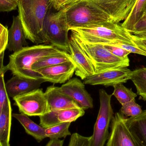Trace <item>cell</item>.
<instances>
[{
  "label": "cell",
  "mask_w": 146,
  "mask_h": 146,
  "mask_svg": "<svg viewBox=\"0 0 146 146\" xmlns=\"http://www.w3.org/2000/svg\"><path fill=\"white\" fill-rule=\"evenodd\" d=\"M4 52L0 54V74L2 73H6L8 71L6 66L3 65V58H4Z\"/></svg>",
  "instance_id": "cell-37"
},
{
  "label": "cell",
  "mask_w": 146,
  "mask_h": 146,
  "mask_svg": "<svg viewBox=\"0 0 146 146\" xmlns=\"http://www.w3.org/2000/svg\"><path fill=\"white\" fill-rule=\"evenodd\" d=\"M85 87V84L80 79L73 78L60 87V89L85 110L93 108L94 104L93 100Z\"/></svg>",
  "instance_id": "cell-12"
},
{
  "label": "cell",
  "mask_w": 146,
  "mask_h": 146,
  "mask_svg": "<svg viewBox=\"0 0 146 146\" xmlns=\"http://www.w3.org/2000/svg\"><path fill=\"white\" fill-rule=\"evenodd\" d=\"M71 122H65L45 129V133L46 138L50 139H60L66 138L72 135L69 128Z\"/></svg>",
  "instance_id": "cell-25"
},
{
  "label": "cell",
  "mask_w": 146,
  "mask_h": 146,
  "mask_svg": "<svg viewBox=\"0 0 146 146\" xmlns=\"http://www.w3.org/2000/svg\"><path fill=\"white\" fill-rule=\"evenodd\" d=\"M8 42V30L7 27L0 23V54L7 49Z\"/></svg>",
  "instance_id": "cell-31"
},
{
  "label": "cell",
  "mask_w": 146,
  "mask_h": 146,
  "mask_svg": "<svg viewBox=\"0 0 146 146\" xmlns=\"http://www.w3.org/2000/svg\"><path fill=\"white\" fill-rule=\"evenodd\" d=\"M26 39L19 15L13 16V23L8 30V42L7 49L14 53L21 50L27 46Z\"/></svg>",
  "instance_id": "cell-18"
},
{
  "label": "cell",
  "mask_w": 146,
  "mask_h": 146,
  "mask_svg": "<svg viewBox=\"0 0 146 146\" xmlns=\"http://www.w3.org/2000/svg\"><path fill=\"white\" fill-rule=\"evenodd\" d=\"M132 71L127 67L108 69L88 76L83 83L87 85H102L106 87L114 86L123 84L130 80Z\"/></svg>",
  "instance_id": "cell-11"
},
{
  "label": "cell",
  "mask_w": 146,
  "mask_h": 146,
  "mask_svg": "<svg viewBox=\"0 0 146 146\" xmlns=\"http://www.w3.org/2000/svg\"><path fill=\"white\" fill-rule=\"evenodd\" d=\"M5 73L0 74V115H1L3 106L7 103L10 102L8 95L5 88V83L4 80Z\"/></svg>",
  "instance_id": "cell-29"
},
{
  "label": "cell",
  "mask_w": 146,
  "mask_h": 146,
  "mask_svg": "<svg viewBox=\"0 0 146 146\" xmlns=\"http://www.w3.org/2000/svg\"><path fill=\"white\" fill-rule=\"evenodd\" d=\"M113 87L114 90L112 95L116 98L122 105L132 100H135L137 94L134 92L131 88H127L123 84H117Z\"/></svg>",
  "instance_id": "cell-26"
},
{
  "label": "cell",
  "mask_w": 146,
  "mask_h": 146,
  "mask_svg": "<svg viewBox=\"0 0 146 146\" xmlns=\"http://www.w3.org/2000/svg\"><path fill=\"white\" fill-rule=\"evenodd\" d=\"M14 1H18V0H14Z\"/></svg>",
  "instance_id": "cell-39"
},
{
  "label": "cell",
  "mask_w": 146,
  "mask_h": 146,
  "mask_svg": "<svg viewBox=\"0 0 146 146\" xmlns=\"http://www.w3.org/2000/svg\"><path fill=\"white\" fill-rule=\"evenodd\" d=\"M18 12L26 38L36 44L48 43L44 23L52 7L50 0H18Z\"/></svg>",
  "instance_id": "cell-1"
},
{
  "label": "cell",
  "mask_w": 146,
  "mask_h": 146,
  "mask_svg": "<svg viewBox=\"0 0 146 146\" xmlns=\"http://www.w3.org/2000/svg\"><path fill=\"white\" fill-rule=\"evenodd\" d=\"M99 111L92 135V146H104L110 136L109 127L114 112L111 105L112 94H108L105 90L100 89Z\"/></svg>",
  "instance_id": "cell-7"
},
{
  "label": "cell",
  "mask_w": 146,
  "mask_h": 146,
  "mask_svg": "<svg viewBox=\"0 0 146 146\" xmlns=\"http://www.w3.org/2000/svg\"><path fill=\"white\" fill-rule=\"evenodd\" d=\"M62 51L51 44L27 46L10 55L9 62L6 67L14 75L27 79H43L41 74L32 70L33 65L43 57L58 54Z\"/></svg>",
  "instance_id": "cell-2"
},
{
  "label": "cell",
  "mask_w": 146,
  "mask_h": 146,
  "mask_svg": "<svg viewBox=\"0 0 146 146\" xmlns=\"http://www.w3.org/2000/svg\"><path fill=\"white\" fill-rule=\"evenodd\" d=\"M120 111V113L123 116L133 117L141 114L143 110L141 106L137 104L135 100H132L122 105Z\"/></svg>",
  "instance_id": "cell-27"
},
{
  "label": "cell",
  "mask_w": 146,
  "mask_h": 146,
  "mask_svg": "<svg viewBox=\"0 0 146 146\" xmlns=\"http://www.w3.org/2000/svg\"><path fill=\"white\" fill-rule=\"evenodd\" d=\"M92 136H84L74 133L71 135L68 146H92Z\"/></svg>",
  "instance_id": "cell-28"
},
{
  "label": "cell",
  "mask_w": 146,
  "mask_h": 146,
  "mask_svg": "<svg viewBox=\"0 0 146 146\" xmlns=\"http://www.w3.org/2000/svg\"><path fill=\"white\" fill-rule=\"evenodd\" d=\"M126 123L136 139L146 146V110L136 116L126 118Z\"/></svg>",
  "instance_id": "cell-19"
},
{
  "label": "cell",
  "mask_w": 146,
  "mask_h": 146,
  "mask_svg": "<svg viewBox=\"0 0 146 146\" xmlns=\"http://www.w3.org/2000/svg\"><path fill=\"white\" fill-rule=\"evenodd\" d=\"M141 20H146V8L145 11L144 15H143V17H142V19L140 20V21Z\"/></svg>",
  "instance_id": "cell-38"
},
{
  "label": "cell",
  "mask_w": 146,
  "mask_h": 146,
  "mask_svg": "<svg viewBox=\"0 0 146 146\" xmlns=\"http://www.w3.org/2000/svg\"><path fill=\"white\" fill-rule=\"evenodd\" d=\"M64 9L69 29L113 22L107 13L88 0H77Z\"/></svg>",
  "instance_id": "cell-4"
},
{
  "label": "cell",
  "mask_w": 146,
  "mask_h": 146,
  "mask_svg": "<svg viewBox=\"0 0 146 146\" xmlns=\"http://www.w3.org/2000/svg\"><path fill=\"white\" fill-rule=\"evenodd\" d=\"M69 53L72 57L76 66V75L82 80L95 74L93 67L90 60L85 54L72 35L69 41Z\"/></svg>",
  "instance_id": "cell-15"
},
{
  "label": "cell",
  "mask_w": 146,
  "mask_h": 146,
  "mask_svg": "<svg viewBox=\"0 0 146 146\" xmlns=\"http://www.w3.org/2000/svg\"><path fill=\"white\" fill-rule=\"evenodd\" d=\"M107 13L113 22L125 20L133 9L137 0H88Z\"/></svg>",
  "instance_id": "cell-10"
},
{
  "label": "cell",
  "mask_w": 146,
  "mask_h": 146,
  "mask_svg": "<svg viewBox=\"0 0 146 146\" xmlns=\"http://www.w3.org/2000/svg\"><path fill=\"white\" fill-rule=\"evenodd\" d=\"M75 40L92 63L95 73L129 66L128 56L121 58L112 54L100 44L92 43L72 33Z\"/></svg>",
  "instance_id": "cell-5"
},
{
  "label": "cell",
  "mask_w": 146,
  "mask_h": 146,
  "mask_svg": "<svg viewBox=\"0 0 146 146\" xmlns=\"http://www.w3.org/2000/svg\"><path fill=\"white\" fill-rule=\"evenodd\" d=\"M111 126L106 146H143L132 134L126 125V118L120 112L115 114Z\"/></svg>",
  "instance_id": "cell-9"
},
{
  "label": "cell",
  "mask_w": 146,
  "mask_h": 146,
  "mask_svg": "<svg viewBox=\"0 0 146 146\" xmlns=\"http://www.w3.org/2000/svg\"><path fill=\"white\" fill-rule=\"evenodd\" d=\"M12 116L9 102L4 106L0 115V146H9Z\"/></svg>",
  "instance_id": "cell-20"
},
{
  "label": "cell",
  "mask_w": 146,
  "mask_h": 146,
  "mask_svg": "<svg viewBox=\"0 0 146 146\" xmlns=\"http://www.w3.org/2000/svg\"><path fill=\"white\" fill-rule=\"evenodd\" d=\"M104 47L110 51L112 54L119 58H124L127 57L128 55L130 54L129 51H127L121 48L114 46L110 44H103Z\"/></svg>",
  "instance_id": "cell-30"
},
{
  "label": "cell",
  "mask_w": 146,
  "mask_h": 146,
  "mask_svg": "<svg viewBox=\"0 0 146 146\" xmlns=\"http://www.w3.org/2000/svg\"><path fill=\"white\" fill-rule=\"evenodd\" d=\"M76 66L74 62H68L64 63L43 68L36 70L41 74L45 82L54 84L65 83L72 77Z\"/></svg>",
  "instance_id": "cell-14"
},
{
  "label": "cell",
  "mask_w": 146,
  "mask_h": 146,
  "mask_svg": "<svg viewBox=\"0 0 146 146\" xmlns=\"http://www.w3.org/2000/svg\"><path fill=\"white\" fill-rule=\"evenodd\" d=\"M18 8L17 1L0 0V12H9L16 10Z\"/></svg>",
  "instance_id": "cell-32"
},
{
  "label": "cell",
  "mask_w": 146,
  "mask_h": 146,
  "mask_svg": "<svg viewBox=\"0 0 146 146\" xmlns=\"http://www.w3.org/2000/svg\"><path fill=\"white\" fill-rule=\"evenodd\" d=\"M44 94L50 111L52 110L81 108L72 99L62 93L59 87L50 86L47 88Z\"/></svg>",
  "instance_id": "cell-17"
},
{
  "label": "cell",
  "mask_w": 146,
  "mask_h": 146,
  "mask_svg": "<svg viewBox=\"0 0 146 146\" xmlns=\"http://www.w3.org/2000/svg\"><path fill=\"white\" fill-rule=\"evenodd\" d=\"M68 62H74L69 53L62 50L58 54L43 57L38 60L33 65L32 69L36 72V70L40 68L52 66Z\"/></svg>",
  "instance_id": "cell-22"
},
{
  "label": "cell",
  "mask_w": 146,
  "mask_h": 146,
  "mask_svg": "<svg viewBox=\"0 0 146 146\" xmlns=\"http://www.w3.org/2000/svg\"><path fill=\"white\" fill-rule=\"evenodd\" d=\"M13 99L20 112L28 116H41L50 111L44 92L40 88Z\"/></svg>",
  "instance_id": "cell-8"
},
{
  "label": "cell",
  "mask_w": 146,
  "mask_h": 146,
  "mask_svg": "<svg viewBox=\"0 0 146 146\" xmlns=\"http://www.w3.org/2000/svg\"><path fill=\"white\" fill-rule=\"evenodd\" d=\"M134 44L146 51V38H141L132 34Z\"/></svg>",
  "instance_id": "cell-35"
},
{
  "label": "cell",
  "mask_w": 146,
  "mask_h": 146,
  "mask_svg": "<svg viewBox=\"0 0 146 146\" xmlns=\"http://www.w3.org/2000/svg\"><path fill=\"white\" fill-rule=\"evenodd\" d=\"M64 140L60 139H53L50 140L46 146H63Z\"/></svg>",
  "instance_id": "cell-36"
},
{
  "label": "cell",
  "mask_w": 146,
  "mask_h": 146,
  "mask_svg": "<svg viewBox=\"0 0 146 146\" xmlns=\"http://www.w3.org/2000/svg\"><path fill=\"white\" fill-rule=\"evenodd\" d=\"M69 31L64 8L55 12L52 7L48 12L44 23V34L48 43L69 53Z\"/></svg>",
  "instance_id": "cell-6"
},
{
  "label": "cell",
  "mask_w": 146,
  "mask_h": 146,
  "mask_svg": "<svg viewBox=\"0 0 146 146\" xmlns=\"http://www.w3.org/2000/svg\"><path fill=\"white\" fill-rule=\"evenodd\" d=\"M85 113L81 108L52 110L39 116L40 125L46 129L63 123H72L84 115Z\"/></svg>",
  "instance_id": "cell-13"
},
{
  "label": "cell",
  "mask_w": 146,
  "mask_h": 146,
  "mask_svg": "<svg viewBox=\"0 0 146 146\" xmlns=\"http://www.w3.org/2000/svg\"><path fill=\"white\" fill-rule=\"evenodd\" d=\"M76 1L77 0H50V2L53 8L56 11H59Z\"/></svg>",
  "instance_id": "cell-34"
},
{
  "label": "cell",
  "mask_w": 146,
  "mask_h": 146,
  "mask_svg": "<svg viewBox=\"0 0 146 146\" xmlns=\"http://www.w3.org/2000/svg\"><path fill=\"white\" fill-rule=\"evenodd\" d=\"M130 80L135 86L137 94L146 100V67L141 68L132 71Z\"/></svg>",
  "instance_id": "cell-24"
},
{
  "label": "cell",
  "mask_w": 146,
  "mask_h": 146,
  "mask_svg": "<svg viewBox=\"0 0 146 146\" xmlns=\"http://www.w3.org/2000/svg\"><path fill=\"white\" fill-rule=\"evenodd\" d=\"M69 31L85 41L92 43L103 44L117 41L134 45L132 34L121 24L113 22L72 28Z\"/></svg>",
  "instance_id": "cell-3"
},
{
  "label": "cell",
  "mask_w": 146,
  "mask_h": 146,
  "mask_svg": "<svg viewBox=\"0 0 146 146\" xmlns=\"http://www.w3.org/2000/svg\"><path fill=\"white\" fill-rule=\"evenodd\" d=\"M131 34L141 38H146V20L140 21Z\"/></svg>",
  "instance_id": "cell-33"
},
{
  "label": "cell",
  "mask_w": 146,
  "mask_h": 146,
  "mask_svg": "<svg viewBox=\"0 0 146 146\" xmlns=\"http://www.w3.org/2000/svg\"><path fill=\"white\" fill-rule=\"evenodd\" d=\"M13 116L23 126L27 133L33 137L37 142H40L46 138L45 129L35 123L28 116L21 113H15Z\"/></svg>",
  "instance_id": "cell-21"
},
{
  "label": "cell",
  "mask_w": 146,
  "mask_h": 146,
  "mask_svg": "<svg viewBox=\"0 0 146 146\" xmlns=\"http://www.w3.org/2000/svg\"><path fill=\"white\" fill-rule=\"evenodd\" d=\"M146 8V0H137L136 4L128 17L121 25L130 33L142 19Z\"/></svg>",
  "instance_id": "cell-23"
},
{
  "label": "cell",
  "mask_w": 146,
  "mask_h": 146,
  "mask_svg": "<svg viewBox=\"0 0 146 146\" xmlns=\"http://www.w3.org/2000/svg\"><path fill=\"white\" fill-rule=\"evenodd\" d=\"M44 82L43 79H27L14 75L5 83V88L9 97L13 98L38 89Z\"/></svg>",
  "instance_id": "cell-16"
}]
</instances>
